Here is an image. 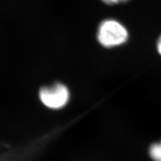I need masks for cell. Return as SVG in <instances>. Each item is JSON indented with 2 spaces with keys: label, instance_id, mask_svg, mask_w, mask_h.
Listing matches in <instances>:
<instances>
[{
  "label": "cell",
  "instance_id": "obj_1",
  "mask_svg": "<svg viewBox=\"0 0 161 161\" xmlns=\"http://www.w3.org/2000/svg\"><path fill=\"white\" fill-rule=\"evenodd\" d=\"M97 40L105 48H113L124 44L128 39L127 29L117 20L107 19L101 22L97 30Z\"/></svg>",
  "mask_w": 161,
  "mask_h": 161
},
{
  "label": "cell",
  "instance_id": "obj_2",
  "mask_svg": "<svg viewBox=\"0 0 161 161\" xmlns=\"http://www.w3.org/2000/svg\"><path fill=\"white\" fill-rule=\"evenodd\" d=\"M39 97L46 107L59 109L68 103L70 93L66 85L59 83L54 84L52 87H42L40 90Z\"/></svg>",
  "mask_w": 161,
  "mask_h": 161
},
{
  "label": "cell",
  "instance_id": "obj_3",
  "mask_svg": "<svg viewBox=\"0 0 161 161\" xmlns=\"http://www.w3.org/2000/svg\"><path fill=\"white\" fill-rule=\"evenodd\" d=\"M149 153L154 161H161V142L151 146Z\"/></svg>",
  "mask_w": 161,
  "mask_h": 161
},
{
  "label": "cell",
  "instance_id": "obj_4",
  "mask_svg": "<svg viewBox=\"0 0 161 161\" xmlns=\"http://www.w3.org/2000/svg\"><path fill=\"white\" fill-rule=\"evenodd\" d=\"M106 5H115L120 3V0H102Z\"/></svg>",
  "mask_w": 161,
  "mask_h": 161
},
{
  "label": "cell",
  "instance_id": "obj_5",
  "mask_svg": "<svg viewBox=\"0 0 161 161\" xmlns=\"http://www.w3.org/2000/svg\"><path fill=\"white\" fill-rule=\"evenodd\" d=\"M157 51L159 53V54L161 56V35L159 36L157 42Z\"/></svg>",
  "mask_w": 161,
  "mask_h": 161
},
{
  "label": "cell",
  "instance_id": "obj_6",
  "mask_svg": "<svg viewBox=\"0 0 161 161\" xmlns=\"http://www.w3.org/2000/svg\"><path fill=\"white\" fill-rule=\"evenodd\" d=\"M130 0H120V3H125L129 2Z\"/></svg>",
  "mask_w": 161,
  "mask_h": 161
}]
</instances>
